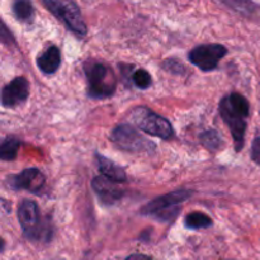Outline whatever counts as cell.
I'll list each match as a JSON object with an SVG mask.
<instances>
[{"mask_svg":"<svg viewBox=\"0 0 260 260\" xmlns=\"http://www.w3.org/2000/svg\"><path fill=\"white\" fill-rule=\"evenodd\" d=\"M218 109L223 122L230 128L236 151L240 152L245 142L246 118L250 112L248 99L239 93H231L221 99Z\"/></svg>","mask_w":260,"mask_h":260,"instance_id":"1","label":"cell"},{"mask_svg":"<svg viewBox=\"0 0 260 260\" xmlns=\"http://www.w3.org/2000/svg\"><path fill=\"white\" fill-rule=\"evenodd\" d=\"M84 73L88 81V94L94 99H106L114 94L117 79L108 65L94 58L84 62Z\"/></svg>","mask_w":260,"mask_h":260,"instance_id":"2","label":"cell"},{"mask_svg":"<svg viewBox=\"0 0 260 260\" xmlns=\"http://www.w3.org/2000/svg\"><path fill=\"white\" fill-rule=\"evenodd\" d=\"M193 193L187 189H179L168 193L156 200L151 201L141 208V213L145 216H151L159 221H173L179 213L180 203L185 202L192 197Z\"/></svg>","mask_w":260,"mask_h":260,"instance_id":"3","label":"cell"},{"mask_svg":"<svg viewBox=\"0 0 260 260\" xmlns=\"http://www.w3.org/2000/svg\"><path fill=\"white\" fill-rule=\"evenodd\" d=\"M45 7L78 37L86 36L88 28L79 5L74 0H42Z\"/></svg>","mask_w":260,"mask_h":260,"instance_id":"4","label":"cell"},{"mask_svg":"<svg viewBox=\"0 0 260 260\" xmlns=\"http://www.w3.org/2000/svg\"><path fill=\"white\" fill-rule=\"evenodd\" d=\"M132 121L145 134L159 137V139L169 140L174 135L172 123L164 117L150 111L149 108L135 109L132 113Z\"/></svg>","mask_w":260,"mask_h":260,"instance_id":"5","label":"cell"},{"mask_svg":"<svg viewBox=\"0 0 260 260\" xmlns=\"http://www.w3.org/2000/svg\"><path fill=\"white\" fill-rule=\"evenodd\" d=\"M112 142L126 151H146L155 149L154 142L145 139L131 124H119L112 131Z\"/></svg>","mask_w":260,"mask_h":260,"instance_id":"6","label":"cell"},{"mask_svg":"<svg viewBox=\"0 0 260 260\" xmlns=\"http://www.w3.org/2000/svg\"><path fill=\"white\" fill-rule=\"evenodd\" d=\"M18 220H19L20 228L23 234L30 240H41L43 238V234H48L47 231H43L40 216V208L37 203L33 201L24 200L18 207Z\"/></svg>","mask_w":260,"mask_h":260,"instance_id":"7","label":"cell"},{"mask_svg":"<svg viewBox=\"0 0 260 260\" xmlns=\"http://www.w3.org/2000/svg\"><path fill=\"white\" fill-rule=\"evenodd\" d=\"M228 55V48L218 43L201 45L193 48L188 55L190 62L202 71H212L218 66L220 61Z\"/></svg>","mask_w":260,"mask_h":260,"instance_id":"8","label":"cell"},{"mask_svg":"<svg viewBox=\"0 0 260 260\" xmlns=\"http://www.w3.org/2000/svg\"><path fill=\"white\" fill-rule=\"evenodd\" d=\"M46 183V178L41 170L29 168L20 172L19 174L8 178V185L15 190H27V192L40 194Z\"/></svg>","mask_w":260,"mask_h":260,"instance_id":"9","label":"cell"},{"mask_svg":"<svg viewBox=\"0 0 260 260\" xmlns=\"http://www.w3.org/2000/svg\"><path fill=\"white\" fill-rule=\"evenodd\" d=\"M28 95H29V83L23 76H18L3 88L2 104L5 108H14L27 101Z\"/></svg>","mask_w":260,"mask_h":260,"instance_id":"10","label":"cell"},{"mask_svg":"<svg viewBox=\"0 0 260 260\" xmlns=\"http://www.w3.org/2000/svg\"><path fill=\"white\" fill-rule=\"evenodd\" d=\"M116 183L104 175L95 177L91 180V187L103 205H113L123 196V189L119 188Z\"/></svg>","mask_w":260,"mask_h":260,"instance_id":"11","label":"cell"},{"mask_svg":"<svg viewBox=\"0 0 260 260\" xmlns=\"http://www.w3.org/2000/svg\"><path fill=\"white\" fill-rule=\"evenodd\" d=\"M61 65V52L56 46H51L47 50L43 51L37 58V66L43 74L56 73Z\"/></svg>","mask_w":260,"mask_h":260,"instance_id":"12","label":"cell"},{"mask_svg":"<svg viewBox=\"0 0 260 260\" xmlns=\"http://www.w3.org/2000/svg\"><path fill=\"white\" fill-rule=\"evenodd\" d=\"M95 157H96V162H98V167H99V170H101L102 175H104V177H107L108 179L113 180V182H117V183L126 182L127 175L123 168L118 167L116 162L107 159V157L103 156V155L96 154Z\"/></svg>","mask_w":260,"mask_h":260,"instance_id":"13","label":"cell"},{"mask_svg":"<svg viewBox=\"0 0 260 260\" xmlns=\"http://www.w3.org/2000/svg\"><path fill=\"white\" fill-rule=\"evenodd\" d=\"M12 10L14 17L19 22H33V18H35V7H33L30 0H13Z\"/></svg>","mask_w":260,"mask_h":260,"instance_id":"14","label":"cell"},{"mask_svg":"<svg viewBox=\"0 0 260 260\" xmlns=\"http://www.w3.org/2000/svg\"><path fill=\"white\" fill-rule=\"evenodd\" d=\"M213 223L212 218L202 212H192L185 216L184 225L189 230H201V229L211 228Z\"/></svg>","mask_w":260,"mask_h":260,"instance_id":"15","label":"cell"},{"mask_svg":"<svg viewBox=\"0 0 260 260\" xmlns=\"http://www.w3.org/2000/svg\"><path fill=\"white\" fill-rule=\"evenodd\" d=\"M20 146V141L13 136H8L3 140L0 145V159L4 161H12L17 157L18 149Z\"/></svg>","mask_w":260,"mask_h":260,"instance_id":"16","label":"cell"},{"mask_svg":"<svg viewBox=\"0 0 260 260\" xmlns=\"http://www.w3.org/2000/svg\"><path fill=\"white\" fill-rule=\"evenodd\" d=\"M220 2L223 3L226 7L234 9L235 12H239L245 15L253 14L258 9V5L253 0H220Z\"/></svg>","mask_w":260,"mask_h":260,"instance_id":"17","label":"cell"},{"mask_svg":"<svg viewBox=\"0 0 260 260\" xmlns=\"http://www.w3.org/2000/svg\"><path fill=\"white\" fill-rule=\"evenodd\" d=\"M201 142L210 151H217L222 146V139L216 129H208L201 135Z\"/></svg>","mask_w":260,"mask_h":260,"instance_id":"18","label":"cell"},{"mask_svg":"<svg viewBox=\"0 0 260 260\" xmlns=\"http://www.w3.org/2000/svg\"><path fill=\"white\" fill-rule=\"evenodd\" d=\"M132 81L140 89H149L152 84V78L145 69H139L132 75Z\"/></svg>","mask_w":260,"mask_h":260,"instance_id":"19","label":"cell"},{"mask_svg":"<svg viewBox=\"0 0 260 260\" xmlns=\"http://www.w3.org/2000/svg\"><path fill=\"white\" fill-rule=\"evenodd\" d=\"M251 159L256 164L260 165V137H256L251 146Z\"/></svg>","mask_w":260,"mask_h":260,"instance_id":"20","label":"cell"},{"mask_svg":"<svg viewBox=\"0 0 260 260\" xmlns=\"http://www.w3.org/2000/svg\"><path fill=\"white\" fill-rule=\"evenodd\" d=\"M126 260H152L150 256L144 255V254H134V255H129Z\"/></svg>","mask_w":260,"mask_h":260,"instance_id":"21","label":"cell"}]
</instances>
